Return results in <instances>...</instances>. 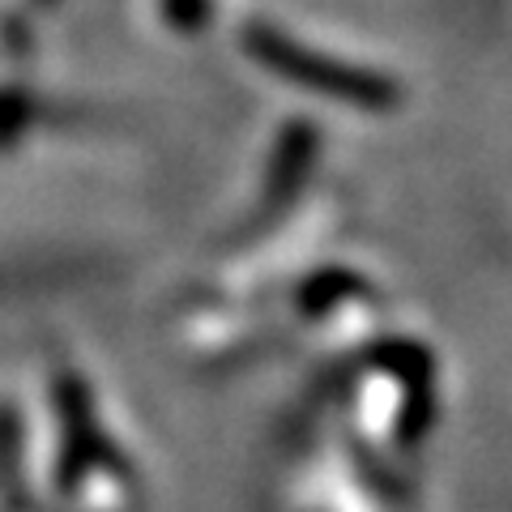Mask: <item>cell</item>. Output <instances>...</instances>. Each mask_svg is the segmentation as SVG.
I'll use <instances>...</instances> for the list:
<instances>
[{
    "mask_svg": "<svg viewBox=\"0 0 512 512\" xmlns=\"http://www.w3.org/2000/svg\"><path fill=\"white\" fill-rule=\"evenodd\" d=\"M248 47H252L256 60L269 64V69H274L278 77H286V82L308 86L316 94H329V99H342L350 107L384 111V107H393V99H397L393 82H384V77H376V73H363V69H355V64H342L333 56L308 52V47L291 43L286 35H278V30L256 26L248 35Z\"/></svg>",
    "mask_w": 512,
    "mask_h": 512,
    "instance_id": "cell-1",
    "label": "cell"
}]
</instances>
